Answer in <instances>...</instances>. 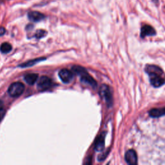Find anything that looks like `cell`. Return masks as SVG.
Here are the masks:
<instances>
[{"label":"cell","instance_id":"cell-11","mask_svg":"<svg viewBox=\"0 0 165 165\" xmlns=\"http://www.w3.org/2000/svg\"><path fill=\"white\" fill-rule=\"evenodd\" d=\"M28 17L32 21L38 22V21H40L41 20L43 19L45 16L42 13L39 12H31L28 14Z\"/></svg>","mask_w":165,"mask_h":165},{"label":"cell","instance_id":"cell-12","mask_svg":"<svg viewBox=\"0 0 165 165\" xmlns=\"http://www.w3.org/2000/svg\"><path fill=\"white\" fill-rule=\"evenodd\" d=\"M38 74H29L25 76L24 80L28 85H32L38 81Z\"/></svg>","mask_w":165,"mask_h":165},{"label":"cell","instance_id":"cell-8","mask_svg":"<svg viewBox=\"0 0 165 165\" xmlns=\"http://www.w3.org/2000/svg\"><path fill=\"white\" fill-rule=\"evenodd\" d=\"M105 136L106 132H103L100 134L99 137L97 138L94 146V149L97 152H101L105 148Z\"/></svg>","mask_w":165,"mask_h":165},{"label":"cell","instance_id":"cell-13","mask_svg":"<svg viewBox=\"0 0 165 165\" xmlns=\"http://www.w3.org/2000/svg\"><path fill=\"white\" fill-rule=\"evenodd\" d=\"M12 47V45L9 43H3L0 46V51L3 54H6L11 51Z\"/></svg>","mask_w":165,"mask_h":165},{"label":"cell","instance_id":"cell-6","mask_svg":"<svg viewBox=\"0 0 165 165\" xmlns=\"http://www.w3.org/2000/svg\"><path fill=\"white\" fill-rule=\"evenodd\" d=\"M81 81L83 83L86 85H88L90 86L93 89H95L97 87V82L89 74L87 71L82 74L81 76Z\"/></svg>","mask_w":165,"mask_h":165},{"label":"cell","instance_id":"cell-16","mask_svg":"<svg viewBox=\"0 0 165 165\" xmlns=\"http://www.w3.org/2000/svg\"><path fill=\"white\" fill-rule=\"evenodd\" d=\"M47 32L45 31H43V30H39V31H37V32H35V38H42L45 37V35H47Z\"/></svg>","mask_w":165,"mask_h":165},{"label":"cell","instance_id":"cell-2","mask_svg":"<svg viewBox=\"0 0 165 165\" xmlns=\"http://www.w3.org/2000/svg\"><path fill=\"white\" fill-rule=\"evenodd\" d=\"M99 95L105 101L108 106H111L113 103V98L111 90L108 85H102L99 89Z\"/></svg>","mask_w":165,"mask_h":165},{"label":"cell","instance_id":"cell-14","mask_svg":"<svg viewBox=\"0 0 165 165\" xmlns=\"http://www.w3.org/2000/svg\"><path fill=\"white\" fill-rule=\"evenodd\" d=\"M45 58H39V59H35V60H31V61H27L22 64H20L19 67H22V68H26V67H31V66H32L34 65V64L38 63V62H39L40 61H42V60H44Z\"/></svg>","mask_w":165,"mask_h":165},{"label":"cell","instance_id":"cell-15","mask_svg":"<svg viewBox=\"0 0 165 165\" xmlns=\"http://www.w3.org/2000/svg\"><path fill=\"white\" fill-rule=\"evenodd\" d=\"M72 70L73 72H74L76 74L81 76L82 74H83L85 72H87L85 68H84L83 67L81 66H73L72 68Z\"/></svg>","mask_w":165,"mask_h":165},{"label":"cell","instance_id":"cell-3","mask_svg":"<svg viewBox=\"0 0 165 165\" xmlns=\"http://www.w3.org/2000/svg\"><path fill=\"white\" fill-rule=\"evenodd\" d=\"M25 87L23 83L16 82L12 83L9 88L8 92L9 95L13 97H17L23 94Z\"/></svg>","mask_w":165,"mask_h":165},{"label":"cell","instance_id":"cell-18","mask_svg":"<svg viewBox=\"0 0 165 165\" xmlns=\"http://www.w3.org/2000/svg\"><path fill=\"white\" fill-rule=\"evenodd\" d=\"M5 28L3 27H0V36H2V35H4L5 33Z\"/></svg>","mask_w":165,"mask_h":165},{"label":"cell","instance_id":"cell-10","mask_svg":"<svg viewBox=\"0 0 165 165\" xmlns=\"http://www.w3.org/2000/svg\"><path fill=\"white\" fill-rule=\"evenodd\" d=\"M149 115L150 117L154 118H157L165 116V108L151 109L149 111Z\"/></svg>","mask_w":165,"mask_h":165},{"label":"cell","instance_id":"cell-4","mask_svg":"<svg viewBox=\"0 0 165 165\" xmlns=\"http://www.w3.org/2000/svg\"><path fill=\"white\" fill-rule=\"evenodd\" d=\"M53 85L51 78L47 76H42L39 78L38 83V88L40 90H46L51 88Z\"/></svg>","mask_w":165,"mask_h":165},{"label":"cell","instance_id":"cell-9","mask_svg":"<svg viewBox=\"0 0 165 165\" xmlns=\"http://www.w3.org/2000/svg\"><path fill=\"white\" fill-rule=\"evenodd\" d=\"M156 34V32L154 28L150 25H145L141 28V37L144 38L146 36H152Z\"/></svg>","mask_w":165,"mask_h":165},{"label":"cell","instance_id":"cell-5","mask_svg":"<svg viewBox=\"0 0 165 165\" xmlns=\"http://www.w3.org/2000/svg\"><path fill=\"white\" fill-rule=\"evenodd\" d=\"M59 76L64 83H69L73 80L74 74L69 70L64 68L60 71Z\"/></svg>","mask_w":165,"mask_h":165},{"label":"cell","instance_id":"cell-1","mask_svg":"<svg viewBox=\"0 0 165 165\" xmlns=\"http://www.w3.org/2000/svg\"><path fill=\"white\" fill-rule=\"evenodd\" d=\"M145 72L149 75L150 81L153 87L158 88L165 83L164 72L158 66L148 64L145 67Z\"/></svg>","mask_w":165,"mask_h":165},{"label":"cell","instance_id":"cell-17","mask_svg":"<svg viewBox=\"0 0 165 165\" xmlns=\"http://www.w3.org/2000/svg\"><path fill=\"white\" fill-rule=\"evenodd\" d=\"M5 113H6V111L4 109L0 108V122H1L4 118L5 116Z\"/></svg>","mask_w":165,"mask_h":165},{"label":"cell","instance_id":"cell-7","mask_svg":"<svg viewBox=\"0 0 165 165\" xmlns=\"http://www.w3.org/2000/svg\"><path fill=\"white\" fill-rule=\"evenodd\" d=\"M125 161L128 164H136L138 163V155L134 150H129L125 154Z\"/></svg>","mask_w":165,"mask_h":165}]
</instances>
